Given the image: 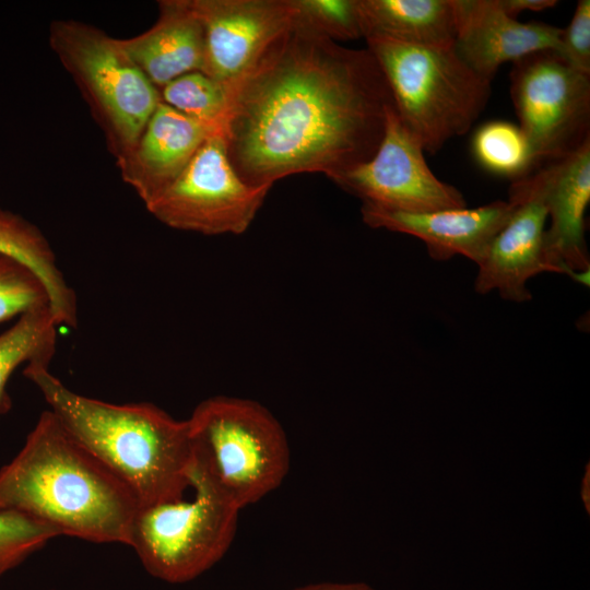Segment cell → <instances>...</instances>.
Here are the masks:
<instances>
[{"label":"cell","mask_w":590,"mask_h":590,"mask_svg":"<svg viewBox=\"0 0 590 590\" xmlns=\"http://www.w3.org/2000/svg\"><path fill=\"white\" fill-rule=\"evenodd\" d=\"M118 40L158 91L182 74L203 72L204 31L191 0L158 1V17L152 27Z\"/></svg>","instance_id":"obj_17"},{"label":"cell","mask_w":590,"mask_h":590,"mask_svg":"<svg viewBox=\"0 0 590 590\" xmlns=\"http://www.w3.org/2000/svg\"><path fill=\"white\" fill-rule=\"evenodd\" d=\"M424 153L392 106L373 157L332 181L363 203L389 210L428 213L467 208L462 193L433 174Z\"/></svg>","instance_id":"obj_10"},{"label":"cell","mask_w":590,"mask_h":590,"mask_svg":"<svg viewBox=\"0 0 590 590\" xmlns=\"http://www.w3.org/2000/svg\"><path fill=\"white\" fill-rule=\"evenodd\" d=\"M59 536L51 527L13 510L0 511V578Z\"/></svg>","instance_id":"obj_25"},{"label":"cell","mask_w":590,"mask_h":590,"mask_svg":"<svg viewBox=\"0 0 590 590\" xmlns=\"http://www.w3.org/2000/svg\"><path fill=\"white\" fill-rule=\"evenodd\" d=\"M189 476L237 510L278 488L290 469V446L276 417L250 399L203 400L187 420Z\"/></svg>","instance_id":"obj_4"},{"label":"cell","mask_w":590,"mask_h":590,"mask_svg":"<svg viewBox=\"0 0 590 590\" xmlns=\"http://www.w3.org/2000/svg\"><path fill=\"white\" fill-rule=\"evenodd\" d=\"M363 37L414 46H452L453 0H357Z\"/></svg>","instance_id":"obj_18"},{"label":"cell","mask_w":590,"mask_h":590,"mask_svg":"<svg viewBox=\"0 0 590 590\" xmlns=\"http://www.w3.org/2000/svg\"><path fill=\"white\" fill-rule=\"evenodd\" d=\"M295 590H375L370 586L364 582H353V583H337V582H321L307 585Z\"/></svg>","instance_id":"obj_28"},{"label":"cell","mask_w":590,"mask_h":590,"mask_svg":"<svg viewBox=\"0 0 590 590\" xmlns=\"http://www.w3.org/2000/svg\"><path fill=\"white\" fill-rule=\"evenodd\" d=\"M23 375L42 392L62 426L134 494L139 506L182 495L190 486L187 420L146 403L115 404L70 390L48 366Z\"/></svg>","instance_id":"obj_3"},{"label":"cell","mask_w":590,"mask_h":590,"mask_svg":"<svg viewBox=\"0 0 590 590\" xmlns=\"http://www.w3.org/2000/svg\"><path fill=\"white\" fill-rule=\"evenodd\" d=\"M48 43L87 103L118 160L139 139L161 103L157 87L121 48L118 38L75 20L51 22Z\"/></svg>","instance_id":"obj_6"},{"label":"cell","mask_w":590,"mask_h":590,"mask_svg":"<svg viewBox=\"0 0 590 590\" xmlns=\"http://www.w3.org/2000/svg\"><path fill=\"white\" fill-rule=\"evenodd\" d=\"M231 87L227 155L255 187L299 173L333 180L368 162L394 106L367 47H343L294 21Z\"/></svg>","instance_id":"obj_1"},{"label":"cell","mask_w":590,"mask_h":590,"mask_svg":"<svg viewBox=\"0 0 590 590\" xmlns=\"http://www.w3.org/2000/svg\"><path fill=\"white\" fill-rule=\"evenodd\" d=\"M220 128L161 101L133 146L116 160L122 180L145 205L177 179L203 142Z\"/></svg>","instance_id":"obj_15"},{"label":"cell","mask_w":590,"mask_h":590,"mask_svg":"<svg viewBox=\"0 0 590 590\" xmlns=\"http://www.w3.org/2000/svg\"><path fill=\"white\" fill-rule=\"evenodd\" d=\"M500 9L510 17L516 19L521 12L542 11L556 5V0H497Z\"/></svg>","instance_id":"obj_27"},{"label":"cell","mask_w":590,"mask_h":590,"mask_svg":"<svg viewBox=\"0 0 590 590\" xmlns=\"http://www.w3.org/2000/svg\"><path fill=\"white\" fill-rule=\"evenodd\" d=\"M510 95L535 168L590 139V74L556 51H536L512 62Z\"/></svg>","instance_id":"obj_8"},{"label":"cell","mask_w":590,"mask_h":590,"mask_svg":"<svg viewBox=\"0 0 590 590\" xmlns=\"http://www.w3.org/2000/svg\"><path fill=\"white\" fill-rule=\"evenodd\" d=\"M0 255L12 257L32 269L45 284L58 326L75 328L78 300L56 262V255L43 232L20 214L0 208Z\"/></svg>","instance_id":"obj_19"},{"label":"cell","mask_w":590,"mask_h":590,"mask_svg":"<svg viewBox=\"0 0 590 590\" xmlns=\"http://www.w3.org/2000/svg\"><path fill=\"white\" fill-rule=\"evenodd\" d=\"M508 201L510 216L477 266L474 288L479 294L497 291L504 299L524 303L532 298L528 281L551 272L544 253L547 211L541 167L514 180Z\"/></svg>","instance_id":"obj_11"},{"label":"cell","mask_w":590,"mask_h":590,"mask_svg":"<svg viewBox=\"0 0 590 590\" xmlns=\"http://www.w3.org/2000/svg\"><path fill=\"white\" fill-rule=\"evenodd\" d=\"M558 55L575 69L590 74V1L579 0L573 19L563 28Z\"/></svg>","instance_id":"obj_26"},{"label":"cell","mask_w":590,"mask_h":590,"mask_svg":"<svg viewBox=\"0 0 590 590\" xmlns=\"http://www.w3.org/2000/svg\"><path fill=\"white\" fill-rule=\"evenodd\" d=\"M551 227L544 253L551 272L573 276L590 270L585 214L590 201V139L570 154L540 166Z\"/></svg>","instance_id":"obj_16"},{"label":"cell","mask_w":590,"mask_h":590,"mask_svg":"<svg viewBox=\"0 0 590 590\" xmlns=\"http://www.w3.org/2000/svg\"><path fill=\"white\" fill-rule=\"evenodd\" d=\"M57 322L50 308L28 311L0 334V415L12 406L7 385L22 364L48 366L56 353Z\"/></svg>","instance_id":"obj_20"},{"label":"cell","mask_w":590,"mask_h":590,"mask_svg":"<svg viewBox=\"0 0 590 590\" xmlns=\"http://www.w3.org/2000/svg\"><path fill=\"white\" fill-rule=\"evenodd\" d=\"M139 502L130 488L44 411L0 469V511L34 518L59 535L128 544Z\"/></svg>","instance_id":"obj_2"},{"label":"cell","mask_w":590,"mask_h":590,"mask_svg":"<svg viewBox=\"0 0 590 590\" xmlns=\"http://www.w3.org/2000/svg\"><path fill=\"white\" fill-rule=\"evenodd\" d=\"M459 57L492 82L498 68L542 50H560L563 28L544 22L522 23L508 16L497 0H453Z\"/></svg>","instance_id":"obj_13"},{"label":"cell","mask_w":590,"mask_h":590,"mask_svg":"<svg viewBox=\"0 0 590 590\" xmlns=\"http://www.w3.org/2000/svg\"><path fill=\"white\" fill-rule=\"evenodd\" d=\"M472 151L485 169L512 180L535 169L523 132L508 121L493 120L482 125L473 134Z\"/></svg>","instance_id":"obj_21"},{"label":"cell","mask_w":590,"mask_h":590,"mask_svg":"<svg viewBox=\"0 0 590 590\" xmlns=\"http://www.w3.org/2000/svg\"><path fill=\"white\" fill-rule=\"evenodd\" d=\"M512 204L497 200L468 209L408 213L363 203V221L373 228H385L420 238L432 259L445 261L461 255L479 266L510 216Z\"/></svg>","instance_id":"obj_14"},{"label":"cell","mask_w":590,"mask_h":590,"mask_svg":"<svg viewBox=\"0 0 590 590\" xmlns=\"http://www.w3.org/2000/svg\"><path fill=\"white\" fill-rule=\"evenodd\" d=\"M231 86L201 71L182 74L160 90L161 101L193 119L223 127Z\"/></svg>","instance_id":"obj_22"},{"label":"cell","mask_w":590,"mask_h":590,"mask_svg":"<svg viewBox=\"0 0 590 590\" xmlns=\"http://www.w3.org/2000/svg\"><path fill=\"white\" fill-rule=\"evenodd\" d=\"M390 87L394 108L425 152L465 134L485 108L491 82L452 46H414L366 38Z\"/></svg>","instance_id":"obj_5"},{"label":"cell","mask_w":590,"mask_h":590,"mask_svg":"<svg viewBox=\"0 0 590 590\" xmlns=\"http://www.w3.org/2000/svg\"><path fill=\"white\" fill-rule=\"evenodd\" d=\"M42 308L51 309L43 281L23 262L0 255V323Z\"/></svg>","instance_id":"obj_23"},{"label":"cell","mask_w":590,"mask_h":590,"mask_svg":"<svg viewBox=\"0 0 590 590\" xmlns=\"http://www.w3.org/2000/svg\"><path fill=\"white\" fill-rule=\"evenodd\" d=\"M293 21L328 38L363 37L357 0H291Z\"/></svg>","instance_id":"obj_24"},{"label":"cell","mask_w":590,"mask_h":590,"mask_svg":"<svg viewBox=\"0 0 590 590\" xmlns=\"http://www.w3.org/2000/svg\"><path fill=\"white\" fill-rule=\"evenodd\" d=\"M270 189L250 186L237 175L222 127L209 135L177 179L145 208L175 229L238 235L251 225Z\"/></svg>","instance_id":"obj_9"},{"label":"cell","mask_w":590,"mask_h":590,"mask_svg":"<svg viewBox=\"0 0 590 590\" xmlns=\"http://www.w3.org/2000/svg\"><path fill=\"white\" fill-rule=\"evenodd\" d=\"M191 497L141 505L128 544L155 578L182 583L194 579L228 551L239 510L223 502L201 481L189 476Z\"/></svg>","instance_id":"obj_7"},{"label":"cell","mask_w":590,"mask_h":590,"mask_svg":"<svg viewBox=\"0 0 590 590\" xmlns=\"http://www.w3.org/2000/svg\"><path fill=\"white\" fill-rule=\"evenodd\" d=\"M204 31L203 72L233 86L293 23L291 0H191Z\"/></svg>","instance_id":"obj_12"}]
</instances>
